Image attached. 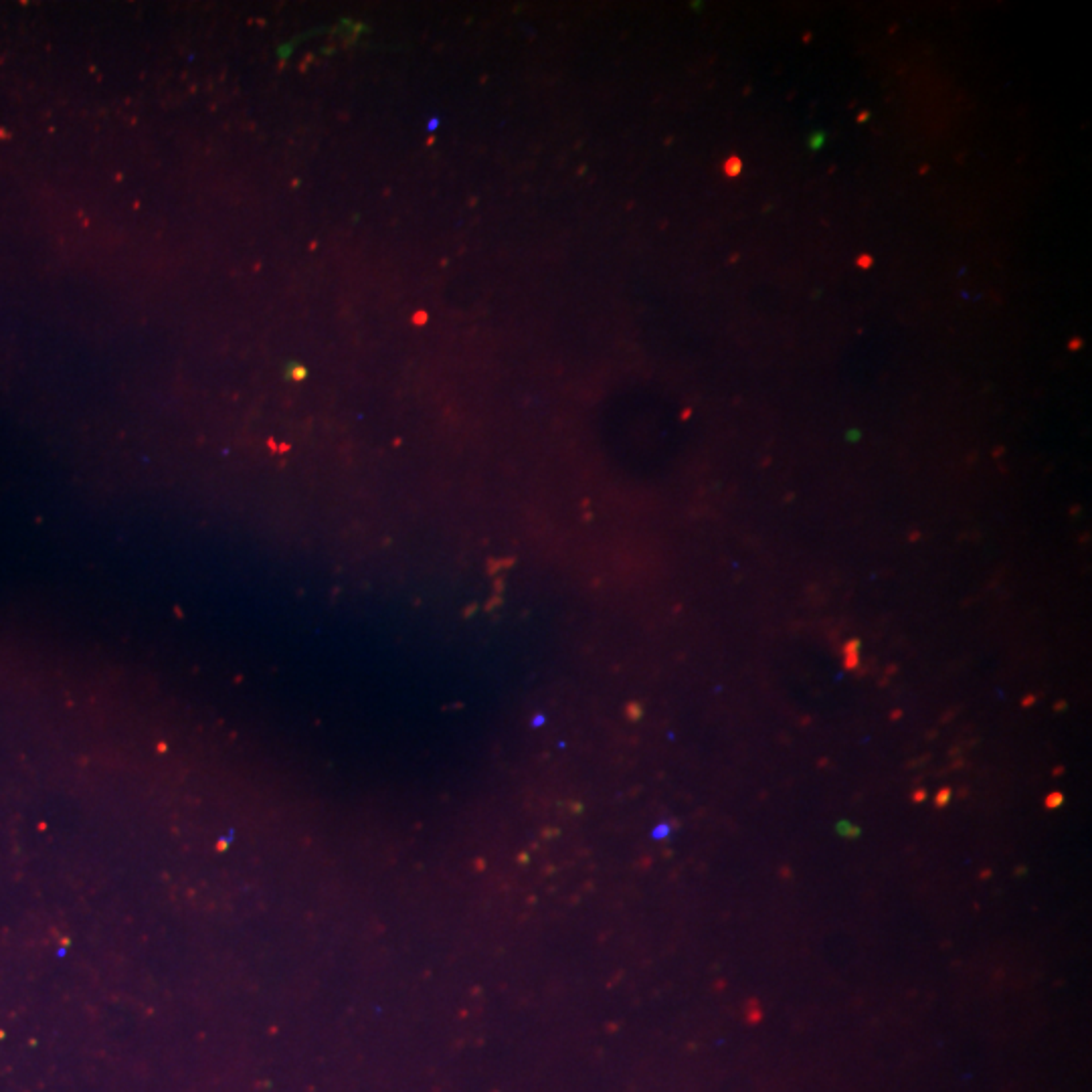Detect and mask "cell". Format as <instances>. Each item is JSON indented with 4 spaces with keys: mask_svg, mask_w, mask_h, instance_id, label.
Returning a JSON list of instances; mask_svg holds the SVG:
<instances>
[{
    "mask_svg": "<svg viewBox=\"0 0 1092 1092\" xmlns=\"http://www.w3.org/2000/svg\"><path fill=\"white\" fill-rule=\"evenodd\" d=\"M856 650H858V642H856V639H852V642H850L848 646L844 647V654L848 656V658H845V668H854V666H856V662H858V654H856Z\"/></svg>",
    "mask_w": 1092,
    "mask_h": 1092,
    "instance_id": "cell-1",
    "label": "cell"
}]
</instances>
